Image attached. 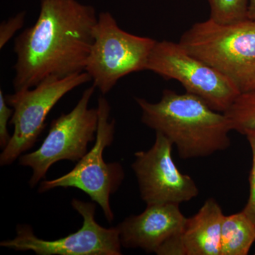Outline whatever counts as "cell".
Returning <instances> with one entry per match:
<instances>
[{
  "label": "cell",
  "mask_w": 255,
  "mask_h": 255,
  "mask_svg": "<svg viewBox=\"0 0 255 255\" xmlns=\"http://www.w3.org/2000/svg\"></svg>",
  "instance_id": "20"
},
{
  "label": "cell",
  "mask_w": 255,
  "mask_h": 255,
  "mask_svg": "<svg viewBox=\"0 0 255 255\" xmlns=\"http://www.w3.org/2000/svg\"><path fill=\"white\" fill-rule=\"evenodd\" d=\"M155 40L135 36L119 27L110 12L100 13L85 71L102 95L129 74L145 70Z\"/></svg>",
  "instance_id": "4"
},
{
  "label": "cell",
  "mask_w": 255,
  "mask_h": 255,
  "mask_svg": "<svg viewBox=\"0 0 255 255\" xmlns=\"http://www.w3.org/2000/svg\"><path fill=\"white\" fill-rule=\"evenodd\" d=\"M135 100L142 123L168 138L182 159L209 157L231 145L229 119L195 95L165 90L156 103Z\"/></svg>",
  "instance_id": "2"
},
{
  "label": "cell",
  "mask_w": 255,
  "mask_h": 255,
  "mask_svg": "<svg viewBox=\"0 0 255 255\" xmlns=\"http://www.w3.org/2000/svg\"><path fill=\"white\" fill-rule=\"evenodd\" d=\"M188 53L229 79L241 93L255 90V22L194 23L181 37Z\"/></svg>",
  "instance_id": "3"
},
{
  "label": "cell",
  "mask_w": 255,
  "mask_h": 255,
  "mask_svg": "<svg viewBox=\"0 0 255 255\" xmlns=\"http://www.w3.org/2000/svg\"><path fill=\"white\" fill-rule=\"evenodd\" d=\"M149 150L135 153L131 167L138 184L142 201L147 205L188 202L199 195L194 179L179 171L172 158V142L155 132Z\"/></svg>",
  "instance_id": "10"
},
{
  "label": "cell",
  "mask_w": 255,
  "mask_h": 255,
  "mask_svg": "<svg viewBox=\"0 0 255 255\" xmlns=\"http://www.w3.org/2000/svg\"><path fill=\"white\" fill-rule=\"evenodd\" d=\"M224 217L219 203L210 198L194 216L187 218L182 233L185 255H221Z\"/></svg>",
  "instance_id": "12"
},
{
  "label": "cell",
  "mask_w": 255,
  "mask_h": 255,
  "mask_svg": "<svg viewBox=\"0 0 255 255\" xmlns=\"http://www.w3.org/2000/svg\"><path fill=\"white\" fill-rule=\"evenodd\" d=\"M248 18L255 22V0L248 1Z\"/></svg>",
  "instance_id": "19"
},
{
  "label": "cell",
  "mask_w": 255,
  "mask_h": 255,
  "mask_svg": "<svg viewBox=\"0 0 255 255\" xmlns=\"http://www.w3.org/2000/svg\"><path fill=\"white\" fill-rule=\"evenodd\" d=\"M211 8L210 18L221 24L239 22L248 18L249 0H208Z\"/></svg>",
  "instance_id": "15"
},
{
  "label": "cell",
  "mask_w": 255,
  "mask_h": 255,
  "mask_svg": "<svg viewBox=\"0 0 255 255\" xmlns=\"http://www.w3.org/2000/svg\"><path fill=\"white\" fill-rule=\"evenodd\" d=\"M244 135H246L247 140L251 146L253 162L249 177V198L243 211L255 223V130H248L245 132Z\"/></svg>",
  "instance_id": "16"
},
{
  "label": "cell",
  "mask_w": 255,
  "mask_h": 255,
  "mask_svg": "<svg viewBox=\"0 0 255 255\" xmlns=\"http://www.w3.org/2000/svg\"><path fill=\"white\" fill-rule=\"evenodd\" d=\"M97 19L77 0H41L36 22L14 40V92L85 72Z\"/></svg>",
  "instance_id": "1"
},
{
  "label": "cell",
  "mask_w": 255,
  "mask_h": 255,
  "mask_svg": "<svg viewBox=\"0 0 255 255\" xmlns=\"http://www.w3.org/2000/svg\"><path fill=\"white\" fill-rule=\"evenodd\" d=\"M96 87L86 89L71 112L62 114L50 124L49 131L38 150L20 156L19 164L33 170L29 184L34 187L46 177L53 164L62 160L78 162L96 140L98 110L89 108Z\"/></svg>",
  "instance_id": "6"
},
{
  "label": "cell",
  "mask_w": 255,
  "mask_h": 255,
  "mask_svg": "<svg viewBox=\"0 0 255 255\" xmlns=\"http://www.w3.org/2000/svg\"><path fill=\"white\" fill-rule=\"evenodd\" d=\"M145 70L180 82L216 112L225 113L241 95L236 85L216 69L188 53L179 43L156 42Z\"/></svg>",
  "instance_id": "8"
},
{
  "label": "cell",
  "mask_w": 255,
  "mask_h": 255,
  "mask_svg": "<svg viewBox=\"0 0 255 255\" xmlns=\"http://www.w3.org/2000/svg\"><path fill=\"white\" fill-rule=\"evenodd\" d=\"M187 219L179 204L147 205L141 214L132 215L119 223L121 243L123 248L156 253L170 238L182 234Z\"/></svg>",
  "instance_id": "11"
},
{
  "label": "cell",
  "mask_w": 255,
  "mask_h": 255,
  "mask_svg": "<svg viewBox=\"0 0 255 255\" xmlns=\"http://www.w3.org/2000/svg\"><path fill=\"white\" fill-rule=\"evenodd\" d=\"M255 242V223L244 212L225 216L221 228V255H247Z\"/></svg>",
  "instance_id": "13"
},
{
  "label": "cell",
  "mask_w": 255,
  "mask_h": 255,
  "mask_svg": "<svg viewBox=\"0 0 255 255\" xmlns=\"http://www.w3.org/2000/svg\"><path fill=\"white\" fill-rule=\"evenodd\" d=\"M71 205L83 219L82 228L77 232L55 241H45L35 236L31 226L19 225L16 237L1 241L0 246L38 255H122L118 228H104L97 223L95 204L73 199Z\"/></svg>",
  "instance_id": "9"
},
{
  "label": "cell",
  "mask_w": 255,
  "mask_h": 255,
  "mask_svg": "<svg viewBox=\"0 0 255 255\" xmlns=\"http://www.w3.org/2000/svg\"><path fill=\"white\" fill-rule=\"evenodd\" d=\"M223 114L229 119L233 130L243 135L248 130H255V90L241 94Z\"/></svg>",
  "instance_id": "14"
},
{
  "label": "cell",
  "mask_w": 255,
  "mask_h": 255,
  "mask_svg": "<svg viewBox=\"0 0 255 255\" xmlns=\"http://www.w3.org/2000/svg\"><path fill=\"white\" fill-rule=\"evenodd\" d=\"M25 16H26V12L22 11L1 23L0 25V49H2L5 45L14 36L15 33L23 27Z\"/></svg>",
  "instance_id": "18"
},
{
  "label": "cell",
  "mask_w": 255,
  "mask_h": 255,
  "mask_svg": "<svg viewBox=\"0 0 255 255\" xmlns=\"http://www.w3.org/2000/svg\"><path fill=\"white\" fill-rule=\"evenodd\" d=\"M90 81L91 78L85 71L66 78L48 79L33 88L5 95L8 105L14 110L10 120L14 132L0 155V165L12 164L32 148L44 129L52 109L64 96Z\"/></svg>",
  "instance_id": "7"
},
{
  "label": "cell",
  "mask_w": 255,
  "mask_h": 255,
  "mask_svg": "<svg viewBox=\"0 0 255 255\" xmlns=\"http://www.w3.org/2000/svg\"><path fill=\"white\" fill-rule=\"evenodd\" d=\"M98 128L95 145L87 152L70 172L61 177L45 180L38 188L40 193L55 188H77L91 198L92 201L102 208L106 219L114 221L110 197L118 190L123 182L125 174L119 162H106L104 152L112 145L115 133V120H110V103L103 95L98 98Z\"/></svg>",
  "instance_id": "5"
},
{
  "label": "cell",
  "mask_w": 255,
  "mask_h": 255,
  "mask_svg": "<svg viewBox=\"0 0 255 255\" xmlns=\"http://www.w3.org/2000/svg\"><path fill=\"white\" fill-rule=\"evenodd\" d=\"M13 113L14 110L6 102L4 92L0 90V147L1 150L7 145L11 137L8 131V124Z\"/></svg>",
  "instance_id": "17"
}]
</instances>
